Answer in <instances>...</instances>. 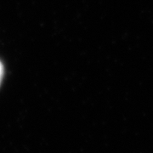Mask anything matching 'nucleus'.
Listing matches in <instances>:
<instances>
[{
    "instance_id": "1",
    "label": "nucleus",
    "mask_w": 153,
    "mask_h": 153,
    "mask_svg": "<svg viewBox=\"0 0 153 153\" xmlns=\"http://www.w3.org/2000/svg\"><path fill=\"white\" fill-rule=\"evenodd\" d=\"M3 74H4V67H3L2 63L0 62V82L2 80V77H3Z\"/></svg>"
}]
</instances>
